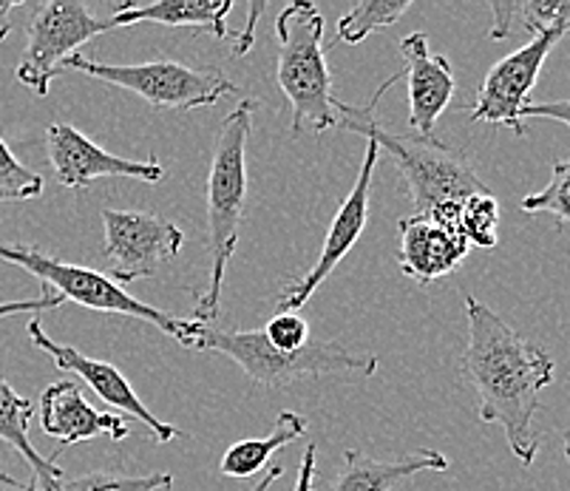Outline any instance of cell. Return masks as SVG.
Returning <instances> with one entry per match:
<instances>
[{
	"instance_id": "1",
	"label": "cell",
	"mask_w": 570,
	"mask_h": 491,
	"mask_svg": "<svg viewBox=\"0 0 570 491\" xmlns=\"http://www.w3.org/2000/svg\"><path fill=\"white\" fill-rule=\"evenodd\" d=\"M465 322L469 344L460 375L480 397V421L502 426L514 458L531 467L539 449L533 418L542 406L539 395L557 379V364L474 296H465Z\"/></svg>"
},
{
	"instance_id": "2",
	"label": "cell",
	"mask_w": 570,
	"mask_h": 491,
	"mask_svg": "<svg viewBox=\"0 0 570 491\" xmlns=\"http://www.w3.org/2000/svg\"><path fill=\"white\" fill-rule=\"evenodd\" d=\"M403 75L389 77L381 89L375 91L366 106H346L335 102L338 111V128L355 131L361 137L377 143L381 151L392 157L397 170L403 174L409 196H412L414 216H426L445 202H463L474 194H485V183L476 177L474 165L469 163V154L445 146L434 137H401L375 122V106Z\"/></svg>"
},
{
	"instance_id": "3",
	"label": "cell",
	"mask_w": 570,
	"mask_h": 491,
	"mask_svg": "<svg viewBox=\"0 0 570 491\" xmlns=\"http://www.w3.org/2000/svg\"><path fill=\"white\" fill-rule=\"evenodd\" d=\"M256 102L242 100L222 122L210 154L207 174V251H210V278L194 310V322L207 324L219 315L222 287L233 253L238 245L242 216L247 196V137L253 131Z\"/></svg>"
},
{
	"instance_id": "4",
	"label": "cell",
	"mask_w": 570,
	"mask_h": 491,
	"mask_svg": "<svg viewBox=\"0 0 570 491\" xmlns=\"http://www.w3.org/2000/svg\"><path fill=\"white\" fill-rule=\"evenodd\" d=\"M194 350L222 353L242 366L247 379L269 390H287L302 379L338 375L344 381L370 379L377 372L375 355H355L341 341H313L284 353L264 338L262 330H219L205 324Z\"/></svg>"
},
{
	"instance_id": "5",
	"label": "cell",
	"mask_w": 570,
	"mask_h": 491,
	"mask_svg": "<svg viewBox=\"0 0 570 491\" xmlns=\"http://www.w3.org/2000/svg\"><path fill=\"white\" fill-rule=\"evenodd\" d=\"M276 82L293 108V137L338 128L333 75L326 66L324 18L309 0H295L278 14Z\"/></svg>"
},
{
	"instance_id": "6",
	"label": "cell",
	"mask_w": 570,
	"mask_h": 491,
	"mask_svg": "<svg viewBox=\"0 0 570 491\" xmlns=\"http://www.w3.org/2000/svg\"><path fill=\"white\" fill-rule=\"evenodd\" d=\"M0 258L9 262V265H18L32 273L35 278L43 282V291L57 293L63 302H77L80 307L95 310V313H114L148 322L157 330H163L176 344L190 346V350H194L196 338L205 330V324L194 322V318H176V315L165 313V310L139 302L131 293L122 291L117 282H111L106 273L71 265V262H60V258L49 256L40 247L0 245Z\"/></svg>"
},
{
	"instance_id": "7",
	"label": "cell",
	"mask_w": 570,
	"mask_h": 491,
	"mask_svg": "<svg viewBox=\"0 0 570 491\" xmlns=\"http://www.w3.org/2000/svg\"><path fill=\"white\" fill-rule=\"evenodd\" d=\"M66 71H80V75L100 80L106 86L134 91L142 97L151 108L159 111H194L219 102L225 95L238 91L216 66L194 69V66L174 63V60H154V63L134 66H108L91 57L71 55L63 63Z\"/></svg>"
},
{
	"instance_id": "8",
	"label": "cell",
	"mask_w": 570,
	"mask_h": 491,
	"mask_svg": "<svg viewBox=\"0 0 570 491\" xmlns=\"http://www.w3.org/2000/svg\"><path fill=\"white\" fill-rule=\"evenodd\" d=\"M108 29H114L111 18H97L77 0H46L35 7L26 26V51L14 75L35 95L46 97L51 80L63 75L66 60Z\"/></svg>"
},
{
	"instance_id": "9",
	"label": "cell",
	"mask_w": 570,
	"mask_h": 491,
	"mask_svg": "<svg viewBox=\"0 0 570 491\" xmlns=\"http://www.w3.org/2000/svg\"><path fill=\"white\" fill-rule=\"evenodd\" d=\"M102 227H106L102 256H106L108 278L117 284L157 276L159 267L185 245L183 227L145 210L102 208Z\"/></svg>"
},
{
	"instance_id": "10",
	"label": "cell",
	"mask_w": 570,
	"mask_h": 491,
	"mask_svg": "<svg viewBox=\"0 0 570 491\" xmlns=\"http://www.w3.org/2000/svg\"><path fill=\"white\" fill-rule=\"evenodd\" d=\"M564 38V32H546L533 38L531 43L520 46L508 57L497 60L485 75L476 102L469 108V117L474 122H489V126H505L525 137V122L522 111L531 100V91L539 80V71L546 66L553 46Z\"/></svg>"
},
{
	"instance_id": "11",
	"label": "cell",
	"mask_w": 570,
	"mask_h": 491,
	"mask_svg": "<svg viewBox=\"0 0 570 491\" xmlns=\"http://www.w3.org/2000/svg\"><path fill=\"white\" fill-rule=\"evenodd\" d=\"M381 157V148L377 143L366 139V157L361 165V174H357L355 185L346 194V199L341 202L338 214H335L333 225L326 230L324 247H321V256L315 258V265L309 267V273H304L302 278L289 282L287 287L278 296L276 310L278 313H298L304 304L309 302V296H315L321 284L333 276L335 267L346 258V253L355 247V242L364 234L366 222H370V196H372V177H375V165Z\"/></svg>"
},
{
	"instance_id": "12",
	"label": "cell",
	"mask_w": 570,
	"mask_h": 491,
	"mask_svg": "<svg viewBox=\"0 0 570 491\" xmlns=\"http://www.w3.org/2000/svg\"><path fill=\"white\" fill-rule=\"evenodd\" d=\"M46 154L51 170L63 188H88L95 179H139V183H163L165 168L151 159H126L102 151L95 139L77 131L69 122H51L46 128Z\"/></svg>"
},
{
	"instance_id": "13",
	"label": "cell",
	"mask_w": 570,
	"mask_h": 491,
	"mask_svg": "<svg viewBox=\"0 0 570 491\" xmlns=\"http://www.w3.org/2000/svg\"><path fill=\"white\" fill-rule=\"evenodd\" d=\"M26 333H29V338H32V344L38 346V350H43V353L55 361L57 370L71 372V375H77V379L86 381V384L91 386V390H95L97 395L108 403V406H114V410L137 418V421L148 429V435H151L154 443H170L174 438L183 435V432H179L176 426L159 421V418L154 415V412L148 410L142 401H139V395L134 392V386L128 384L126 375H122V372H119L114 364H108V361L88 359V355H82L80 350H75V346H66V344H57V341H51L49 333L43 330V324H40L38 315H32V318H29V327H26Z\"/></svg>"
},
{
	"instance_id": "14",
	"label": "cell",
	"mask_w": 570,
	"mask_h": 491,
	"mask_svg": "<svg viewBox=\"0 0 570 491\" xmlns=\"http://www.w3.org/2000/svg\"><path fill=\"white\" fill-rule=\"evenodd\" d=\"M401 57L409 82V128L417 131V137H432L440 114L458 91L454 71L443 55H432L423 32H412L401 40Z\"/></svg>"
},
{
	"instance_id": "15",
	"label": "cell",
	"mask_w": 570,
	"mask_h": 491,
	"mask_svg": "<svg viewBox=\"0 0 570 491\" xmlns=\"http://www.w3.org/2000/svg\"><path fill=\"white\" fill-rule=\"evenodd\" d=\"M40 426H43V435L60 443V449L95 441V438H111V441L128 438V423L114 412H100L91 406L80 386L71 381H57L46 386L40 395ZM60 449L49 454L51 463H57Z\"/></svg>"
},
{
	"instance_id": "16",
	"label": "cell",
	"mask_w": 570,
	"mask_h": 491,
	"mask_svg": "<svg viewBox=\"0 0 570 491\" xmlns=\"http://www.w3.org/2000/svg\"><path fill=\"white\" fill-rule=\"evenodd\" d=\"M397 234H401V251H397L401 271L420 287H429L438 278L458 271L471 251L463 234L445 230L429 216H406L397 222Z\"/></svg>"
},
{
	"instance_id": "17",
	"label": "cell",
	"mask_w": 570,
	"mask_h": 491,
	"mask_svg": "<svg viewBox=\"0 0 570 491\" xmlns=\"http://www.w3.org/2000/svg\"><path fill=\"white\" fill-rule=\"evenodd\" d=\"M449 458L438 449H417L397 460H375L366 452L350 449L344 454V469L333 491H392L397 483L420 472H445Z\"/></svg>"
},
{
	"instance_id": "18",
	"label": "cell",
	"mask_w": 570,
	"mask_h": 491,
	"mask_svg": "<svg viewBox=\"0 0 570 491\" xmlns=\"http://www.w3.org/2000/svg\"><path fill=\"white\" fill-rule=\"evenodd\" d=\"M233 12V0H157V3H119L111 12V26L159 23V26H194L202 32L225 40L236 35L227 32V14Z\"/></svg>"
},
{
	"instance_id": "19",
	"label": "cell",
	"mask_w": 570,
	"mask_h": 491,
	"mask_svg": "<svg viewBox=\"0 0 570 491\" xmlns=\"http://www.w3.org/2000/svg\"><path fill=\"white\" fill-rule=\"evenodd\" d=\"M32 401L18 395L9 381L0 379V441L9 443V446L32 467L35 478L40 480L43 491H55L57 483L66 478V472L57 467V463H51L49 458H43V454L35 449V443L29 441V423H32Z\"/></svg>"
},
{
	"instance_id": "20",
	"label": "cell",
	"mask_w": 570,
	"mask_h": 491,
	"mask_svg": "<svg viewBox=\"0 0 570 491\" xmlns=\"http://www.w3.org/2000/svg\"><path fill=\"white\" fill-rule=\"evenodd\" d=\"M307 418L298 415V412H282L273 423L264 438H245V441L233 443L230 449L222 458L219 469L222 474L236 480H250L256 474H262L269 467V458L278 452V449L289 446V443L302 441L307 435Z\"/></svg>"
},
{
	"instance_id": "21",
	"label": "cell",
	"mask_w": 570,
	"mask_h": 491,
	"mask_svg": "<svg viewBox=\"0 0 570 491\" xmlns=\"http://www.w3.org/2000/svg\"><path fill=\"white\" fill-rule=\"evenodd\" d=\"M494 26L491 40H505L522 29V32L539 35L546 32H570V0H494L491 3Z\"/></svg>"
},
{
	"instance_id": "22",
	"label": "cell",
	"mask_w": 570,
	"mask_h": 491,
	"mask_svg": "<svg viewBox=\"0 0 570 491\" xmlns=\"http://www.w3.org/2000/svg\"><path fill=\"white\" fill-rule=\"evenodd\" d=\"M409 7H412L409 0H395V3L392 0H361L338 20V40L350 46L361 43L377 29L397 23Z\"/></svg>"
},
{
	"instance_id": "23",
	"label": "cell",
	"mask_w": 570,
	"mask_h": 491,
	"mask_svg": "<svg viewBox=\"0 0 570 491\" xmlns=\"http://www.w3.org/2000/svg\"><path fill=\"white\" fill-rule=\"evenodd\" d=\"M497 225H500V202L491 196V190L460 202V230H463L469 247L494 251L500 242Z\"/></svg>"
},
{
	"instance_id": "24",
	"label": "cell",
	"mask_w": 570,
	"mask_h": 491,
	"mask_svg": "<svg viewBox=\"0 0 570 491\" xmlns=\"http://www.w3.org/2000/svg\"><path fill=\"white\" fill-rule=\"evenodd\" d=\"M525 214H551L559 227H570V157L557 159L551 170V183L537 194L520 202Z\"/></svg>"
},
{
	"instance_id": "25",
	"label": "cell",
	"mask_w": 570,
	"mask_h": 491,
	"mask_svg": "<svg viewBox=\"0 0 570 491\" xmlns=\"http://www.w3.org/2000/svg\"><path fill=\"white\" fill-rule=\"evenodd\" d=\"M170 485H174V478L168 472L142 474V478L91 472L82 478H63L55 491H165Z\"/></svg>"
},
{
	"instance_id": "26",
	"label": "cell",
	"mask_w": 570,
	"mask_h": 491,
	"mask_svg": "<svg viewBox=\"0 0 570 491\" xmlns=\"http://www.w3.org/2000/svg\"><path fill=\"white\" fill-rule=\"evenodd\" d=\"M43 194V177L26 168L0 137V202H23Z\"/></svg>"
},
{
	"instance_id": "27",
	"label": "cell",
	"mask_w": 570,
	"mask_h": 491,
	"mask_svg": "<svg viewBox=\"0 0 570 491\" xmlns=\"http://www.w3.org/2000/svg\"><path fill=\"white\" fill-rule=\"evenodd\" d=\"M262 333L269 344L284 353H293V350L309 344V324L298 313H276L264 324Z\"/></svg>"
},
{
	"instance_id": "28",
	"label": "cell",
	"mask_w": 570,
	"mask_h": 491,
	"mask_svg": "<svg viewBox=\"0 0 570 491\" xmlns=\"http://www.w3.org/2000/svg\"><path fill=\"white\" fill-rule=\"evenodd\" d=\"M63 304V298L57 296V293L43 291V296H35V298H23V302H0V318H9V315H38L43 310H55Z\"/></svg>"
},
{
	"instance_id": "29",
	"label": "cell",
	"mask_w": 570,
	"mask_h": 491,
	"mask_svg": "<svg viewBox=\"0 0 570 491\" xmlns=\"http://www.w3.org/2000/svg\"><path fill=\"white\" fill-rule=\"evenodd\" d=\"M525 117H542V120H557L564 122L570 128V100H553V102H528L525 111H522V120Z\"/></svg>"
},
{
	"instance_id": "30",
	"label": "cell",
	"mask_w": 570,
	"mask_h": 491,
	"mask_svg": "<svg viewBox=\"0 0 570 491\" xmlns=\"http://www.w3.org/2000/svg\"><path fill=\"white\" fill-rule=\"evenodd\" d=\"M315 463H318V449H315V443H309V446L304 449L302 469H298V480H295L293 491H313V485H315Z\"/></svg>"
},
{
	"instance_id": "31",
	"label": "cell",
	"mask_w": 570,
	"mask_h": 491,
	"mask_svg": "<svg viewBox=\"0 0 570 491\" xmlns=\"http://www.w3.org/2000/svg\"><path fill=\"white\" fill-rule=\"evenodd\" d=\"M264 12V3H253L250 7V20H247V26H245V32L242 35H236V55L242 57V55H247V51L253 49V38H256V20H258V14Z\"/></svg>"
},
{
	"instance_id": "32",
	"label": "cell",
	"mask_w": 570,
	"mask_h": 491,
	"mask_svg": "<svg viewBox=\"0 0 570 491\" xmlns=\"http://www.w3.org/2000/svg\"><path fill=\"white\" fill-rule=\"evenodd\" d=\"M14 7H18L14 0H0V43L9 38V32H12V20H9V14H12Z\"/></svg>"
},
{
	"instance_id": "33",
	"label": "cell",
	"mask_w": 570,
	"mask_h": 491,
	"mask_svg": "<svg viewBox=\"0 0 570 491\" xmlns=\"http://www.w3.org/2000/svg\"><path fill=\"white\" fill-rule=\"evenodd\" d=\"M282 474H284V469H282V467H273V469H269V472H264L262 478H258L256 483H253L250 489H247V491H269V485L276 483V480L282 478Z\"/></svg>"
},
{
	"instance_id": "34",
	"label": "cell",
	"mask_w": 570,
	"mask_h": 491,
	"mask_svg": "<svg viewBox=\"0 0 570 491\" xmlns=\"http://www.w3.org/2000/svg\"><path fill=\"white\" fill-rule=\"evenodd\" d=\"M0 489H12V491H23L26 485L20 483V480H14L12 474H7L3 469H0Z\"/></svg>"
},
{
	"instance_id": "35",
	"label": "cell",
	"mask_w": 570,
	"mask_h": 491,
	"mask_svg": "<svg viewBox=\"0 0 570 491\" xmlns=\"http://www.w3.org/2000/svg\"><path fill=\"white\" fill-rule=\"evenodd\" d=\"M564 458H568V463H570V429L564 432Z\"/></svg>"
},
{
	"instance_id": "36",
	"label": "cell",
	"mask_w": 570,
	"mask_h": 491,
	"mask_svg": "<svg viewBox=\"0 0 570 491\" xmlns=\"http://www.w3.org/2000/svg\"><path fill=\"white\" fill-rule=\"evenodd\" d=\"M23 491H35V489H29V485H26V489Z\"/></svg>"
}]
</instances>
